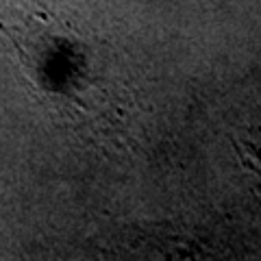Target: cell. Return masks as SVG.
<instances>
[{"label":"cell","instance_id":"6da1fadb","mask_svg":"<svg viewBox=\"0 0 261 261\" xmlns=\"http://www.w3.org/2000/svg\"><path fill=\"white\" fill-rule=\"evenodd\" d=\"M0 31L11 39L33 85L59 102L89 87V48L37 0H0Z\"/></svg>","mask_w":261,"mask_h":261}]
</instances>
